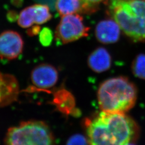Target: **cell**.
I'll list each match as a JSON object with an SVG mask.
<instances>
[{
  "instance_id": "9",
  "label": "cell",
  "mask_w": 145,
  "mask_h": 145,
  "mask_svg": "<svg viewBox=\"0 0 145 145\" xmlns=\"http://www.w3.org/2000/svg\"><path fill=\"white\" fill-rule=\"evenodd\" d=\"M98 8L83 0H57L56 2V10L62 16L74 14H90L96 12Z\"/></svg>"
},
{
  "instance_id": "11",
  "label": "cell",
  "mask_w": 145,
  "mask_h": 145,
  "mask_svg": "<svg viewBox=\"0 0 145 145\" xmlns=\"http://www.w3.org/2000/svg\"><path fill=\"white\" fill-rule=\"evenodd\" d=\"M53 104L59 111L63 114H69L74 112L75 101L72 94L67 90L62 89L57 91L54 96Z\"/></svg>"
},
{
  "instance_id": "12",
  "label": "cell",
  "mask_w": 145,
  "mask_h": 145,
  "mask_svg": "<svg viewBox=\"0 0 145 145\" xmlns=\"http://www.w3.org/2000/svg\"><path fill=\"white\" fill-rule=\"evenodd\" d=\"M32 6L35 16V23L36 24L41 25L51 19L52 15L47 5L36 4Z\"/></svg>"
},
{
  "instance_id": "3",
  "label": "cell",
  "mask_w": 145,
  "mask_h": 145,
  "mask_svg": "<svg viewBox=\"0 0 145 145\" xmlns=\"http://www.w3.org/2000/svg\"><path fill=\"white\" fill-rule=\"evenodd\" d=\"M137 90L127 78H111L101 84L97 93L99 108L109 112L125 113L134 106Z\"/></svg>"
},
{
  "instance_id": "2",
  "label": "cell",
  "mask_w": 145,
  "mask_h": 145,
  "mask_svg": "<svg viewBox=\"0 0 145 145\" xmlns=\"http://www.w3.org/2000/svg\"><path fill=\"white\" fill-rule=\"evenodd\" d=\"M106 12L135 42L145 41V0H107Z\"/></svg>"
},
{
  "instance_id": "13",
  "label": "cell",
  "mask_w": 145,
  "mask_h": 145,
  "mask_svg": "<svg viewBox=\"0 0 145 145\" xmlns=\"http://www.w3.org/2000/svg\"><path fill=\"white\" fill-rule=\"evenodd\" d=\"M18 24L23 28L30 27L35 24L33 6L26 7L21 11L18 17Z\"/></svg>"
},
{
  "instance_id": "8",
  "label": "cell",
  "mask_w": 145,
  "mask_h": 145,
  "mask_svg": "<svg viewBox=\"0 0 145 145\" xmlns=\"http://www.w3.org/2000/svg\"><path fill=\"white\" fill-rule=\"evenodd\" d=\"M120 31L118 24L110 18L99 22L95 28V36L99 42L103 44H112L118 40Z\"/></svg>"
},
{
  "instance_id": "10",
  "label": "cell",
  "mask_w": 145,
  "mask_h": 145,
  "mask_svg": "<svg viewBox=\"0 0 145 145\" xmlns=\"http://www.w3.org/2000/svg\"><path fill=\"white\" fill-rule=\"evenodd\" d=\"M88 64L90 68L95 72H105L111 66V56L105 48L99 47L94 50L89 56Z\"/></svg>"
},
{
  "instance_id": "1",
  "label": "cell",
  "mask_w": 145,
  "mask_h": 145,
  "mask_svg": "<svg viewBox=\"0 0 145 145\" xmlns=\"http://www.w3.org/2000/svg\"><path fill=\"white\" fill-rule=\"evenodd\" d=\"M84 124L90 145L132 144L139 135L138 125L125 113L102 111Z\"/></svg>"
},
{
  "instance_id": "4",
  "label": "cell",
  "mask_w": 145,
  "mask_h": 145,
  "mask_svg": "<svg viewBox=\"0 0 145 145\" xmlns=\"http://www.w3.org/2000/svg\"><path fill=\"white\" fill-rule=\"evenodd\" d=\"M5 143L10 145H50L54 144L55 138L45 122L30 120L9 129Z\"/></svg>"
},
{
  "instance_id": "14",
  "label": "cell",
  "mask_w": 145,
  "mask_h": 145,
  "mask_svg": "<svg viewBox=\"0 0 145 145\" xmlns=\"http://www.w3.org/2000/svg\"><path fill=\"white\" fill-rule=\"evenodd\" d=\"M132 71L137 77L145 80V54H141L135 58L133 63Z\"/></svg>"
},
{
  "instance_id": "5",
  "label": "cell",
  "mask_w": 145,
  "mask_h": 145,
  "mask_svg": "<svg viewBox=\"0 0 145 145\" xmlns=\"http://www.w3.org/2000/svg\"><path fill=\"white\" fill-rule=\"evenodd\" d=\"M89 30L80 14L63 16L56 29V39L59 44H66L88 36Z\"/></svg>"
},
{
  "instance_id": "6",
  "label": "cell",
  "mask_w": 145,
  "mask_h": 145,
  "mask_svg": "<svg viewBox=\"0 0 145 145\" xmlns=\"http://www.w3.org/2000/svg\"><path fill=\"white\" fill-rule=\"evenodd\" d=\"M24 42L21 35L17 32L5 31L0 34V58L11 60L21 55Z\"/></svg>"
},
{
  "instance_id": "17",
  "label": "cell",
  "mask_w": 145,
  "mask_h": 145,
  "mask_svg": "<svg viewBox=\"0 0 145 145\" xmlns=\"http://www.w3.org/2000/svg\"><path fill=\"white\" fill-rule=\"evenodd\" d=\"M40 27L39 26V25H35V26H32L31 28H29L27 30V33L30 36H33L37 35L40 32Z\"/></svg>"
},
{
  "instance_id": "7",
  "label": "cell",
  "mask_w": 145,
  "mask_h": 145,
  "mask_svg": "<svg viewBox=\"0 0 145 145\" xmlns=\"http://www.w3.org/2000/svg\"><path fill=\"white\" fill-rule=\"evenodd\" d=\"M57 69L51 65L42 63L35 68L31 74V81L38 88L46 89L54 86L58 81Z\"/></svg>"
},
{
  "instance_id": "18",
  "label": "cell",
  "mask_w": 145,
  "mask_h": 145,
  "mask_svg": "<svg viewBox=\"0 0 145 145\" xmlns=\"http://www.w3.org/2000/svg\"><path fill=\"white\" fill-rule=\"evenodd\" d=\"M85 2L90 5L99 7V5L102 2H105L107 0H83Z\"/></svg>"
},
{
  "instance_id": "16",
  "label": "cell",
  "mask_w": 145,
  "mask_h": 145,
  "mask_svg": "<svg viewBox=\"0 0 145 145\" xmlns=\"http://www.w3.org/2000/svg\"><path fill=\"white\" fill-rule=\"evenodd\" d=\"M67 145H87L89 144L88 138L80 134H76L71 136L68 139Z\"/></svg>"
},
{
  "instance_id": "15",
  "label": "cell",
  "mask_w": 145,
  "mask_h": 145,
  "mask_svg": "<svg viewBox=\"0 0 145 145\" xmlns=\"http://www.w3.org/2000/svg\"><path fill=\"white\" fill-rule=\"evenodd\" d=\"M53 39V36L52 31L48 27H44L40 32L39 41L43 46H50Z\"/></svg>"
}]
</instances>
